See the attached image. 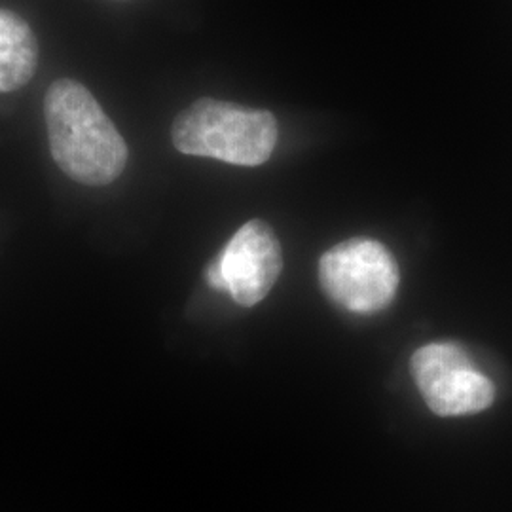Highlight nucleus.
<instances>
[{"label": "nucleus", "mask_w": 512, "mask_h": 512, "mask_svg": "<svg viewBox=\"0 0 512 512\" xmlns=\"http://www.w3.org/2000/svg\"><path fill=\"white\" fill-rule=\"evenodd\" d=\"M171 139L188 156L256 167L268 162L275 150L277 120L270 110L203 97L175 118Z\"/></svg>", "instance_id": "f03ea898"}, {"label": "nucleus", "mask_w": 512, "mask_h": 512, "mask_svg": "<svg viewBox=\"0 0 512 512\" xmlns=\"http://www.w3.org/2000/svg\"><path fill=\"white\" fill-rule=\"evenodd\" d=\"M283 270V251L272 226L264 220L245 222L220 255L209 264L205 277L215 291H224L239 306L251 308L274 289Z\"/></svg>", "instance_id": "39448f33"}, {"label": "nucleus", "mask_w": 512, "mask_h": 512, "mask_svg": "<svg viewBox=\"0 0 512 512\" xmlns=\"http://www.w3.org/2000/svg\"><path fill=\"white\" fill-rule=\"evenodd\" d=\"M410 365L423 401L437 416H469L494 403V384L459 344H427L414 353Z\"/></svg>", "instance_id": "20e7f679"}, {"label": "nucleus", "mask_w": 512, "mask_h": 512, "mask_svg": "<svg viewBox=\"0 0 512 512\" xmlns=\"http://www.w3.org/2000/svg\"><path fill=\"white\" fill-rule=\"evenodd\" d=\"M319 283L340 308L370 315L393 302L399 289V266L380 241L348 239L321 256Z\"/></svg>", "instance_id": "7ed1b4c3"}, {"label": "nucleus", "mask_w": 512, "mask_h": 512, "mask_svg": "<svg viewBox=\"0 0 512 512\" xmlns=\"http://www.w3.org/2000/svg\"><path fill=\"white\" fill-rule=\"evenodd\" d=\"M38 42L25 19L0 10V93L23 88L37 71Z\"/></svg>", "instance_id": "423d86ee"}, {"label": "nucleus", "mask_w": 512, "mask_h": 512, "mask_svg": "<svg viewBox=\"0 0 512 512\" xmlns=\"http://www.w3.org/2000/svg\"><path fill=\"white\" fill-rule=\"evenodd\" d=\"M44 118L57 167L86 186L114 183L128 164V145L92 92L59 78L44 97Z\"/></svg>", "instance_id": "f257e3e1"}]
</instances>
